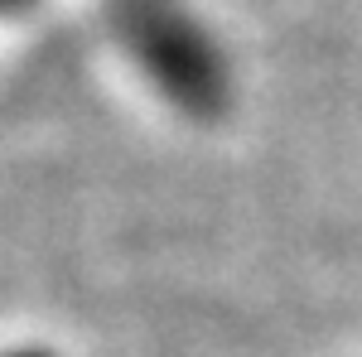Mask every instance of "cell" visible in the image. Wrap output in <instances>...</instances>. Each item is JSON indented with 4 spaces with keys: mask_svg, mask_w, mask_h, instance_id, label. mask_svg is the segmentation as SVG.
<instances>
[{
    "mask_svg": "<svg viewBox=\"0 0 362 357\" xmlns=\"http://www.w3.org/2000/svg\"><path fill=\"white\" fill-rule=\"evenodd\" d=\"M116 29L136 63L155 78L174 107L194 116H218L227 102V63L213 39L174 0H121Z\"/></svg>",
    "mask_w": 362,
    "mask_h": 357,
    "instance_id": "1",
    "label": "cell"
},
{
    "mask_svg": "<svg viewBox=\"0 0 362 357\" xmlns=\"http://www.w3.org/2000/svg\"><path fill=\"white\" fill-rule=\"evenodd\" d=\"M10 357H49V353H10Z\"/></svg>",
    "mask_w": 362,
    "mask_h": 357,
    "instance_id": "2",
    "label": "cell"
}]
</instances>
